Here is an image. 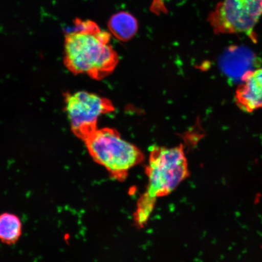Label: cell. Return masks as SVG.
Instances as JSON below:
<instances>
[{"mask_svg":"<svg viewBox=\"0 0 262 262\" xmlns=\"http://www.w3.org/2000/svg\"><path fill=\"white\" fill-rule=\"evenodd\" d=\"M75 25L76 29L66 35L65 64L72 73L102 80L113 73L119 61L111 44V34L90 19H77Z\"/></svg>","mask_w":262,"mask_h":262,"instance_id":"6da1fadb","label":"cell"},{"mask_svg":"<svg viewBox=\"0 0 262 262\" xmlns=\"http://www.w3.org/2000/svg\"><path fill=\"white\" fill-rule=\"evenodd\" d=\"M147 185L134 213L137 227H145L155 209L157 199L171 194L189 176L184 146H154L145 168Z\"/></svg>","mask_w":262,"mask_h":262,"instance_id":"7a4b0ae2","label":"cell"},{"mask_svg":"<svg viewBox=\"0 0 262 262\" xmlns=\"http://www.w3.org/2000/svg\"><path fill=\"white\" fill-rule=\"evenodd\" d=\"M94 162L102 166L111 178L122 182L134 167L145 159L138 147L124 140L116 129H97L84 141Z\"/></svg>","mask_w":262,"mask_h":262,"instance_id":"3957f363","label":"cell"},{"mask_svg":"<svg viewBox=\"0 0 262 262\" xmlns=\"http://www.w3.org/2000/svg\"><path fill=\"white\" fill-rule=\"evenodd\" d=\"M261 16L262 0H223L208 20L215 34H245L254 40V29Z\"/></svg>","mask_w":262,"mask_h":262,"instance_id":"277c9868","label":"cell"},{"mask_svg":"<svg viewBox=\"0 0 262 262\" xmlns=\"http://www.w3.org/2000/svg\"><path fill=\"white\" fill-rule=\"evenodd\" d=\"M65 108L72 130L83 141L98 129V120L101 116L115 110L107 98L86 91L68 94Z\"/></svg>","mask_w":262,"mask_h":262,"instance_id":"5b68a950","label":"cell"},{"mask_svg":"<svg viewBox=\"0 0 262 262\" xmlns=\"http://www.w3.org/2000/svg\"><path fill=\"white\" fill-rule=\"evenodd\" d=\"M234 101L245 113L262 110V68L249 70L242 75L235 92Z\"/></svg>","mask_w":262,"mask_h":262,"instance_id":"8992f818","label":"cell"},{"mask_svg":"<svg viewBox=\"0 0 262 262\" xmlns=\"http://www.w3.org/2000/svg\"><path fill=\"white\" fill-rule=\"evenodd\" d=\"M111 34L122 41L132 39L138 31V22L128 12H120L111 16L108 24Z\"/></svg>","mask_w":262,"mask_h":262,"instance_id":"52a82bcc","label":"cell"},{"mask_svg":"<svg viewBox=\"0 0 262 262\" xmlns=\"http://www.w3.org/2000/svg\"><path fill=\"white\" fill-rule=\"evenodd\" d=\"M23 225L21 219L13 213L4 212L0 214V242L14 245L21 237Z\"/></svg>","mask_w":262,"mask_h":262,"instance_id":"ba28073f","label":"cell"}]
</instances>
